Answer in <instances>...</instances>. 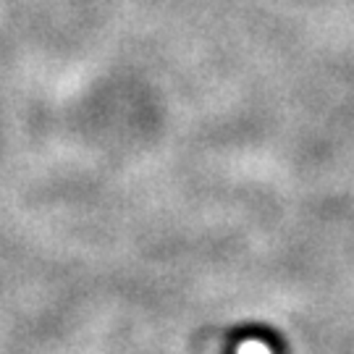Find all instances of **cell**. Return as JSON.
<instances>
[{
    "label": "cell",
    "mask_w": 354,
    "mask_h": 354,
    "mask_svg": "<svg viewBox=\"0 0 354 354\" xmlns=\"http://www.w3.org/2000/svg\"><path fill=\"white\" fill-rule=\"evenodd\" d=\"M239 354H270V352H268L266 344H260V342H247V344H241V346H239Z\"/></svg>",
    "instance_id": "6da1fadb"
}]
</instances>
